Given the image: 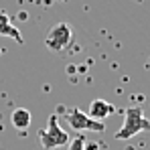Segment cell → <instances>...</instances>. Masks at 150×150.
<instances>
[{"instance_id": "1", "label": "cell", "mask_w": 150, "mask_h": 150, "mask_svg": "<svg viewBox=\"0 0 150 150\" xmlns=\"http://www.w3.org/2000/svg\"><path fill=\"white\" fill-rule=\"evenodd\" d=\"M148 130H150V120H146L142 108L132 105V108H128L124 112V124H122V128L114 134V138H116V140H130V138H134L136 134L148 132Z\"/></svg>"}, {"instance_id": "2", "label": "cell", "mask_w": 150, "mask_h": 150, "mask_svg": "<svg viewBox=\"0 0 150 150\" xmlns=\"http://www.w3.org/2000/svg\"><path fill=\"white\" fill-rule=\"evenodd\" d=\"M39 142H41L43 148H47V150H55V148H59V146L69 144V134L59 126L57 114L49 116V124H47V128L39 132Z\"/></svg>"}, {"instance_id": "3", "label": "cell", "mask_w": 150, "mask_h": 150, "mask_svg": "<svg viewBox=\"0 0 150 150\" xmlns=\"http://www.w3.org/2000/svg\"><path fill=\"white\" fill-rule=\"evenodd\" d=\"M59 112H63L65 122L71 126L75 132H83V130L103 132V130H105V124H103V122H96V120H91L85 112H81V110H77V108H61Z\"/></svg>"}, {"instance_id": "4", "label": "cell", "mask_w": 150, "mask_h": 150, "mask_svg": "<svg viewBox=\"0 0 150 150\" xmlns=\"http://www.w3.org/2000/svg\"><path fill=\"white\" fill-rule=\"evenodd\" d=\"M73 41V30L67 23H57V25L51 28L45 37V47L53 53H59V51H65Z\"/></svg>"}, {"instance_id": "5", "label": "cell", "mask_w": 150, "mask_h": 150, "mask_svg": "<svg viewBox=\"0 0 150 150\" xmlns=\"http://www.w3.org/2000/svg\"><path fill=\"white\" fill-rule=\"evenodd\" d=\"M114 112H116V105H114V103H110V101H105V100H93L91 105H89L87 116H89L91 120H96V122H103V120L110 118Z\"/></svg>"}, {"instance_id": "6", "label": "cell", "mask_w": 150, "mask_h": 150, "mask_svg": "<svg viewBox=\"0 0 150 150\" xmlns=\"http://www.w3.org/2000/svg\"><path fill=\"white\" fill-rule=\"evenodd\" d=\"M0 37H8V39H14L18 45L25 43V37L21 35V30L10 23V16L6 12H0Z\"/></svg>"}, {"instance_id": "7", "label": "cell", "mask_w": 150, "mask_h": 150, "mask_svg": "<svg viewBox=\"0 0 150 150\" xmlns=\"http://www.w3.org/2000/svg\"><path fill=\"white\" fill-rule=\"evenodd\" d=\"M30 120H33V116H30V112L26 110V108H16L14 112H12V116H10V122L12 126L16 128V130H28V126H30Z\"/></svg>"}, {"instance_id": "8", "label": "cell", "mask_w": 150, "mask_h": 150, "mask_svg": "<svg viewBox=\"0 0 150 150\" xmlns=\"http://www.w3.org/2000/svg\"><path fill=\"white\" fill-rule=\"evenodd\" d=\"M67 150H85V138H83L81 134H77L75 140L69 142V148H67Z\"/></svg>"}, {"instance_id": "9", "label": "cell", "mask_w": 150, "mask_h": 150, "mask_svg": "<svg viewBox=\"0 0 150 150\" xmlns=\"http://www.w3.org/2000/svg\"><path fill=\"white\" fill-rule=\"evenodd\" d=\"M2 53H4V51H2V47H0V55H2Z\"/></svg>"}]
</instances>
